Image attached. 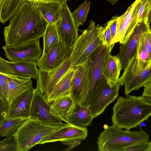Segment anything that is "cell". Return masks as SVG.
<instances>
[{
	"mask_svg": "<svg viewBox=\"0 0 151 151\" xmlns=\"http://www.w3.org/2000/svg\"><path fill=\"white\" fill-rule=\"evenodd\" d=\"M73 61L70 56L60 66L50 71L39 69L36 89L47 98L62 77L72 67Z\"/></svg>",
	"mask_w": 151,
	"mask_h": 151,
	"instance_id": "9c48e42d",
	"label": "cell"
},
{
	"mask_svg": "<svg viewBox=\"0 0 151 151\" xmlns=\"http://www.w3.org/2000/svg\"><path fill=\"white\" fill-rule=\"evenodd\" d=\"M73 67L75 71L72 79L70 95L75 104L81 106L90 73V57L82 63Z\"/></svg>",
	"mask_w": 151,
	"mask_h": 151,
	"instance_id": "2e32d148",
	"label": "cell"
},
{
	"mask_svg": "<svg viewBox=\"0 0 151 151\" xmlns=\"http://www.w3.org/2000/svg\"><path fill=\"white\" fill-rule=\"evenodd\" d=\"M126 96L117 97L113 107L111 120L113 124L119 129L130 131L148 120L151 115V104L139 96Z\"/></svg>",
	"mask_w": 151,
	"mask_h": 151,
	"instance_id": "7a4b0ae2",
	"label": "cell"
},
{
	"mask_svg": "<svg viewBox=\"0 0 151 151\" xmlns=\"http://www.w3.org/2000/svg\"><path fill=\"white\" fill-rule=\"evenodd\" d=\"M5 56L10 62L23 60L36 61L42 53L40 39L22 44L2 47Z\"/></svg>",
	"mask_w": 151,
	"mask_h": 151,
	"instance_id": "8fae6325",
	"label": "cell"
},
{
	"mask_svg": "<svg viewBox=\"0 0 151 151\" xmlns=\"http://www.w3.org/2000/svg\"><path fill=\"white\" fill-rule=\"evenodd\" d=\"M138 131L123 130L112 124L103 126L97 142L99 151H123L138 142L149 140V136L141 127Z\"/></svg>",
	"mask_w": 151,
	"mask_h": 151,
	"instance_id": "3957f363",
	"label": "cell"
},
{
	"mask_svg": "<svg viewBox=\"0 0 151 151\" xmlns=\"http://www.w3.org/2000/svg\"><path fill=\"white\" fill-rule=\"evenodd\" d=\"M62 143L68 146V147L67 148L66 150H70L80 145L81 143V141H75L70 142H63Z\"/></svg>",
	"mask_w": 151,
	"mask_h": 151,
	"instance_id": "60d3db41",
	"label": "cell"
},
{
	"mask_svg": "<svg viewBox=\"0 0 151 151\" xmlns=\"http://www.w3.org/2000/svg\"><path fill=\"white\" fill-rule=\"evenodd\" d=\"M118 83L124 85L126 96L133 90H138L151 80V67L146 69L140 68L138 65L136 54L130 59Z\"/></svg>",
	"mask_w": 151,
	"mask_h": 151,
	"instance_id": "52a82bcc",
	"label": "cell"
},
{
	"mask_svg": "<svg viewBox=\"0 0 151 151\" xmlns=\"http://www.w3.org/2000/svg\"><path fill=\"white\" fill-rule=\"evenodd\" d=\"M36 61L23 60L10 62L7 64L14 75L33 78L37 80L39 74Z\"/></svg>",
	"mask_w": 151,
	"mask_h": 151,
	"instance_id": "7402d4cb",
	"label": "cell"
},
{
	"mask_svg": "<svg viewBox=\"0 0 151 151\" xmlns=\"http://www.w3.org/2000/svg\"><path fill=\"white\" fill-rule=\"evenodd\" d=\"M138 14V22L144 20L150 21L151 0H141Z\"/></svg>",
	"mask_w": 151,
	"mask_h": 151,
	"instance_id": "4dcf8cb0",
	"label": "cell"
},
{
	"mask_svg": "<svg viewBox=\"0 0 151 151\" xmlns=\"http://www.w3.org/2000/svg\"><path fill=\"white\" fill-rule=\"evenodd\" d=\"M62 3L53 2H38L36 5L48 24H55L61 19Z\"/></svg>",
	"mask_w": 151,
	"mask_h": 151,
	"instance_id": "cb8c5ba5",
	"label": "cell"
},
{
	"mask_svg": "<svg viewBox=\"0 0 151 151\" xmlns=\"http://www.w3.org/2000/svg\"><path fill=\"white\" fill-rule=\"evenodd\" d=\"M30 118L49 125H65L60 118L50 111V104L43 94L35 89L32 103Z\"/></svg>",
	"mask_w": 151,
	"mask_h": 151,
	"instance_id": "4fadbf2b",
	"label": "cell"
},
{
	"mask_svg": "<svg viewBox=\"0 0 151 151\" xmlns=\"http://www.w3.org/2000/svg\"><path fill=\"white\" fill-rule=\"evenodd\" d=\"M123 151H151V142H141L124 149Z\"/></svg>",
	"mask_w": 151,
	"mask_h": 151,
	"instance_id": "d6a6232c",
	"label": "cell"
},
{
	"mask_svg": "<svg viewBox=\"0 0 151 151\" xmlns=\"http://www.w3.org/2000/svg\"><path fill=\"white\" fill-rule=\"evenodd\" d=\"M4 27L5 45L26 43L42 37L48 24L36 5L25 1L20 5Z\"/></svg>",
	"mask_w": 151,
	"mask_h": 151,
	"instance_id": "6da1fadb",
	"label": "cell"
},
{
	"mask_svg": "<svg viewBox=\"0 0 151 151\" xmlns=\"http://www.w3.org/2000/svg\"><path fill=\"white\" fill-rule=\"evenodd\" d=\"M145 45L149 56L151 58V32L149 29L144 33Z\"/></svg>",
	"mask_w": 151,
	"mask_h": 151,
	"instance_id": "8d00e7d4",
	"label": "cell"
},
{
	"mask_svg": "<svg viewBox=\"0 0 151 151\" xmlns=\"http://www.w3.org/2000/svg\"><path fill=\"white\" fill-rule=\"evenodd\" d=\"M93 119L88 107L75 104L70 113L68 120L69 124L86 127L90 126Z\"/></svg>",
	"mask_w": 151,
	"mask_h": 151,
	"instance_id": "603a6c76",
	"label": "cell"
},
{
	"mask_svg": "<svg viewBox=\"0 0 151 151\" xmlns=\"http://www.w3.org/2000/svg\"><path fill=\"white\" fill-rule=\"evenodd\" d=\"M103 27L96 25L93 20L87 28L79 35L73 47L70 56L72 67L79 65L88 58L94 51L104 45L101 39Z\"/></svg>",
	"mask_w": 151,
	"mask_h": 151,
	"instance_id": "5b68a950",
	"label": "cell"
},
{
	"mask_svg": "<svg viewBox=\"0 0 151 151\" xmlns=\"http://www.w3.org/2000/svg\"><path fill=\"white\" fill-rule=\"evenodd\" d=\"M101 39L104 45H111V41L110 31L107 22L104 24L102 33Z\"/></svg>",
	"mask_w": 151,
	"mask_h": 151,
	"instance_id": "e575fe53",
	"label": "cell"
},
{
	"mask_svg": "<svg viewBox=\"0 0 151 151\" xmlns=\"http://www.w3.org/2000/svg\"><path fill=\"white\" fill-rule=\"evenodd\" d=\"M24 0H0V22L2 24L10 19Z\"/></svg>",
	"mask_w": 151,
	"mask_h": 151,
	"instance_id": "4316f807",
	"label": "cell"
},
{
	"mask_svg": "<svg viewBox=\"0 0 151 151\" xmlns=\"http://www.w3.org/2000/svg\"><path fill=\"white\" fill-rule=\"evenodd\" d=\"M70 0H69V1H70Z\"/></svg>",
	"mask_w": 151,
	"mask_h": 151,
	"instance_id": "ee69618b",
	"label": "cell"
},
{
	"mask_svg": "<svg viewBox=\"0 0 151 151\" xmlns=\"http://www.w3.org/2000/svg\"><path fill=\"white\" fill-rule=\"evenodd\" d=\"M73 47L66 45L60 40L36 62L39 69L50 71L60 66L70 55Z\"/></svg>",
	"mask_w": 151,
	"mask_h": 151,
	"instance_id": "7c38bea8",
	"label": "cell"
},
{
	"mask_svg": "<svg viewBox=\"0 0 151 151\" xmlns=\"http://www.w3.org/2000/svg\"><path fill=\"white\" fill-rule=\"evenodd\" d=\"M141 0H135L125 12L118 17L116 33L111 45L119 42L124 44L128 41L138 22V14Z\"/></svg>",
	"mask_w": 151,
	"mask_h": 151,
	"instance_id": "ba28073f",
	"label": "cell"
},
{
	"mask_svg": "<svg viewBox=\"0 0 151 151\" xmlns=\"http://www.w3.org/2000/svg\"><path fill=\"white\" fill-rule=\"evenodd\" d=\"M144 32L140 37L137 45L136 53L138 65L140 68L144 69L151 67V58L149 56L144 43Z\"/></svg>",
	"mask_w": 151,
	"mask_h": 151,
	"instance_id": "f1b7e54d",
	"label": "cell"
},
{
	"mask_svg": "<svg viewBox=\"0 0 151 151\" xmlns=\"http://www.w3.org/2000/svg\"><path fill=\"white\" fill-rule=\"evenodd\" d=\"M120 87L118 83L114 85L107 83L95 91L88 107L93 119L102 114L106 107L114 102L119 96Z\"/></svg>",
	"mask_w": 151,
	"mask_h": 151,
	"instance_id": "5bb4252c",
	"label": "cell"
},
{
	"mask_svg": "<svg viewBox=\"0 0 151 151\" xmlns=\"http://www.w3.org/2000/svg\"><path fill=\"white\" fill-rule=\"evenodd\" d=\"M114 45H103L95 50L90 57V70L81 106L88 107L94 92L107 83L102 75V65L106 55L111 52Z\"/></svg>",
	"mask_w": 151,
	"mask_h": 151,
	"instance_id": "8992f818",
	"label": "cell"
},
{
	"mask_svg": "<svg viewBox=\"0 0 151 151\" xmlns=\"http://www.w3.org/2000/svg\"><path fill=\"white\" fill-rule=\"evenodd\" d=\"M35 89L26 91L15 98L9 105L6 117L30 118Z\"/></svg>",
	"mask_w": 151,
	"mask_h": 151,
	"instance_id": "ac0fdd59",
	"label": "cell"
},
{
	"mask_svg": "<svg viewBox=\"0 0 151 151\" xmlns=\"http://www.w3.org/2000/svg\"><path fill=\"white\" fill-rule=\"evenodd\" d=\"M150 21L144 20L138 22L126 43L121 44L117 56L121 64L122 69H124L129 60L136 53L137 43L142 34L150 28Z\"/></svg>",
	"mask_w": 151,
	"mask_h": 151,
	"instance_id": "9a60e30c",
	"label": "cell"
},
{
	"mask_svg": "<svg viewBox=\"0 0 151 151\" xmlns=\"http://www.w3.org/2000/svg\"><path fill=\"white\" fill-rule=\"evenodd\" d=\"M8 91V103L9 105L17 97L33 88L31 78L5 73Z\"/></svg>",
	"mask_w": 151,
	"mask_h": 151,
	"instance_id": "d6986e66",
	"label": "cell"
},
{
	"mask_svg": "<svg viewBox=\"0 0 151 151\" xmlns=\"http://www.w3.org/2000/svg\"><path fill=\"white\" fill-rule=\"evenodd\" d=\"M90 1L86 0L81 4L71 14L75 25L78 29L79 26L83 24L86 21L89 11Z\"/></svg>",
	"mask_w": 151,
	"mask_h": 151,
	"instance_id": "f546056e",
	"label": "cell"
},
{
	"mask_svg": "<svg viewBox=\"0 0 151 151\" xmlns=\"http://www.w3.org/2000/svg\"><path fill=\"white\" fill-rule=\"evenodd\" d=\"M111 52L106 55L102 67V73L107 83L114 85L118 83L121 70V64L117 56H112Z\"/></svg>",
	"mask_w": 151,
	"mask_h": 151,
	"instance_id": "ffe728a7",
	"label": "cell"
},
{
	"mask_svg": "<svg viewBox=\"0 0 151 151\" xmlns=\"http://www.w3.org/2000/svg\"><path fill=\"white\" fill-rule=\"evenodd\" d=\"M62 3L61 19L55 24L60 39L67 46L73 47L79 35L78 29L66 3Z\"/></svg>",
	"mask_w": 151,
	"mask_h": 151,
	"instance_id": "30bf717a",
	"label": "cell"
},
{
	"mask_svg": "<svg viewBox=\"0 0 151 151\" xmlns=\"http://www.w3.org/2000/svg\"><path fill=\"white\" fill-rule=\"evenodd\" d=\"M118 17L117 15L114 16L110 20L107 22L109 24L110 31L111 42L114 38L116 33Z\"/></svg>",
	"mask_w": 151,
	"mask_h": 151,
	"instance_id": "74e56055",
	"label": "cell"
},
{
	"mask_svg": "<svg viewBox=\"0 0 151 151\" xmlns=\"http://www.w3.org/2000/svg\"><path fill=\"white\" fill-rule=\"evenodd\" d=\"M0 151H17L16 143L13 136H7L0 141Z\"/></svg>",
	"mask_w": 151,
	"mask_h": 151,
	"instance_id": "1f68e13d",
	"label": "cell"
},
{
	"mask_svg": "<svg viewBox=\"0 0 151 151\" xmlns=\"http://www.w3.org/2000/svg\"><path fill=\"white\" fill-rule=\"evenodd\" d=\"M109 2L112 5L114 4L119 0H104Z\"/></svg>",
	"mask_w": 151,
	"mask_h": 151,
	"instance_id": "7bdbcfd3",
	"label": "cell"
},
{
	"mask_svg": "<svg viewBox=\"0 0 151 151\" xmlns=\"http://www.w3.org/2000/svg\"><path fill=\"white\" fill-rule=\"evenodd\" d=\"M74 71V68L72 67L60 79L55 87L51 93L46 98L48 103L50 104L65 94L70 93Z\"/></svg>",
	"mask_w": 151,
	"mask_h": 151,
	"instance_id": "d4e9b609",
	"label": "cell"
},
{
	"mask_svg": "<svg viewBox=\"0 0 151 151\" xmlns=\"http://www.w3.org/2000/svg\"><path fill=\"white\" fill-rule=\"evenodd\" d=\"M7 77L5 73L0 72V96L8 102Z\"/></svg>",
	"mask_w": 151,
	"mask_h": 151,
	"instance_id": "836d02e7",
	"label": "cell"
},
{
	"mask_svg": "<svg viewBox=\"0 0 151 151\" xmlns=\"http://www.w3.org/2000/svg\"><path fill=\"white\" fill-rule=\"evenodd\" d=\"M88 134L87 128L67 124L43 140L40 143L56 142H63L81 141L85 140Z\"/></svg>",
	"mask_w": 151,
	"mask_h": 151,
	"instance_id": "e0dca14e",
	"label": "cell"
},
{
	"mask_svg": "<svg viewBox=\"0 0 151 151\" xmlns=\"http://www.w3.org/2000/svg\"><path fill=\"white\" fill-rule=\"evenodd\" d=\"M30 118L22 117L4 118L0 122V137L13 136L23 122Z\"/></svg>",
	"mask_w": 151,
	"mask_h": 151,
	"instance_id": "484cf974",
	"label": "cell"
},
{
	"mask_svg": "<svg viewBox=\"0 0 151 151\" xmlns=\"http://www.w3.org/2000/svg\"><path fill=\"white\" fill-rule=\"evenodd\" d=\"M65 125H49L29 118L20 125L13 135L17 151H27Z\"/></svg>",
	"mask_w": 151,
	"mask_h": 151,
	"instance_id": "277c9868",
	"label": "cell"
},
{
	"mask_svg": "<svg viewBox=\"0 0 151 151\" xmlns=\"http://www.w3.org/2000/svg\"><path fill=\"white\" fill-rule=\"evenodd\" d=\"M144 90L142 95L139 96L147 102L151 104V80L144 86Z\"/></svg>",
	"mask_w": 151,
	"mask_h": 151,
	"instance_id": "d590c367",
	"label": "cell"
},
{
	"mask_svg": "<svg viewBox=\"0 0 151 151\" xmlns=\"http://www.w3.org/2000/svg\"><path fill=\"white\" fill-rule=\"evenodd\" d=\"M7 61L0 57V72L7 74H13L8 66Z\"/></svg>",
	"mask_w": 151,
	"mask_h": 151,
	"instance_id": "ab89813d",
	"label": "cell"
},
{
	"mask_svg": "<svg viewBox=\"0 0 151 151\" xmlns=\"http://www.w3.org/2000/svg\"><path fill=\"white\" fill-rule=\"evenodd\" d=\"M25 1H31L37 3L38 2H57L62 3L63 2L69 1V0H24Z\"/></svg>",
	"mask_w": 151,
	"mask_h": 151,
	"instance_id": "b9f144b4",
	"label": "cell"
},
{
	"mask_svg": "<svg viewBox=\"0 0 151 151\" xmlns=\"http://www.w3.org/2000/svg\"><path fill=\"white\" fill-rule=\"evenodd\" d=\"M50 104L51 113L69 124L68 117L75 104L70 93L62 95Z\"/></svg>",
	"mask_w": 151,
	"mask_h": 151,
	"instance_id": "44dd1931",
	"label": "cell"
},
{
	"mask_svg": "<svg viewBox=\"0 0 151 151\" xmlns=\"http://www.w3.org/2000/svg\"><path fill=\"white\" fill-rule=\"evenodd\" d=\"M9 107L8 103L0 96V122L4 118L6 117Z\"/></svg>",
	"mask_w": 151,
	"mask_h": 151,
	"instance_id": "f35d334b",
	"label": "cell"
},
{
	"mask_svg": "<svg viewBox=\"0 0 151 151\" xmlns=\"http://www.w3.org/2000/svg\"><path fill=\"white\" fill-rule=\"evenodd\" d=\"M42 37V54H44L48 52L60 40L55 24L47 25Z\"/></svg>",
	"mask_w": 151,
	"mask_h": 151,
	"instance_id": "83f0119b",
	"label": "cell"
}]
</instances>
